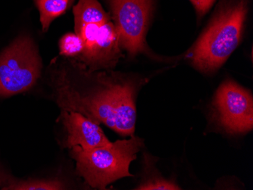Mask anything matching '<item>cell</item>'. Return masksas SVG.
<instances>
[{"instance_id": "obj_1", "label": "cell", "mask_w": 253, "mask_h": 190, "mask_svg": "<svg viewBox=\"0 0 253 190\" xmlns=\"http://www.w3.org/2000/svg\"><path fill=\"white\" fill-rule=\"evenodd\" d=\"M59 80V103L64 109L86 114L123 137L133 135L136 118L134 85L109 83L101 93L92 97H82L67 83L64 75Z\"/></svg>"}, {"instance_id": "obj_2", "label": "cell", "mask_w": 253, "mask_h": 190, "mask_svg": "<svg viewBox=\"0 0 253 190\" xmlns=\"http://www.w3.org/2000/svg\"><path fill=\"white\" fill-rule=\"evenodd\" d=\"M143 146L142 139L132 135L129 140H118L92 150H84L79 146L71 149L78 174L91 187L104 190L119 179L132 177L129 167Z\"/></svg>"}, {"instance_id": "obj_3", "label": "cell", "mask_w": 253, "mask_h": 190, "mask_svg": "<svg viewBox=\"0 0 253 190\" xmlns=\"http://www.w3.org/2000/svg\"><path fill=\"white\" fill-rule=\"evenodd\" d=\"M246 14L247 5L242 0L214 18L191 52L197 69L214 72L226 62L241 39Z\"/></svg>"}, {"instance_id": "obj_4", "label": "cell", "mask_w": 253, "mask_h": 190, "mask_svg": "<svg viewBox=\"0 0 253 190\" xmlns=\"http://www.w3.org/2000/svg\"><path fill=\"white\" fill-rule=\"evenodd\" d=\"M41 57L29 37L15 39L0 55V96H11L31 89L39 79Z\"/></svg>"}, {"instance_id": "obj_5", "label": "cell", "mask_w": 253, "mask_h": 190, "mask_svg": "<svg viewBox=\"0 0 253 190\" xmlns=\"http://www.w3.org/2000/svg\"><path fill=\"white\" fill-rule=\"evenodd\" d=\"M119 31L121 47L131 55L145 50L151 0H106Z\"/></svg>"}, {"instance_id": "obj_6", "label": "cell", "mask_w": 253, "mask_h": 190, "mask_svg": "<svg viewBox=\"0 0 253 190\" xmlns=\"http://www.w3.org/2000/svg\"><path fill=\"white\" fill-rule=\"evenodd\" d=\"M220 124L229 133H242L253 127L251 93L232 81L223 83L214 100Z\"/></svg>"}, {"instance_id": "obj_7", "label": "cell", "mask_w": 253, "mask_h": 190, "mask_svg": "<svg viewBox=\"0 0 253 190\" xmlns=\"http://www.w3.org/2000/svg\"><path fill=\"white\" fill-rule=\"evenodd\" d=\"M62 118L68 133L65 147L79 146L88 150L104 147L111 143L99 124L76 111L62 109Z\"/></svg>"}, {"instance_id": "obj_8", "label": "cell", "mask_w": 253, "mask_h": 190, "mask_svg": "<svg viewBox=\"0 0 253 190\" xmlns=\"http://www.w3.org/2000/svg\"><path fill=\"white\" fill-rule=\"evenodd\" d=\"M40 12L43 32L49 29L51 23L73 5L75 0H33Z\"/></svg>"}, {"instance_id": "obj_9", "label": "cell", "mask_w": 253, "mask_h": 190, "mask_svg": "<svg viewBox=\"0 0 253 190\" xmlns=\"http://www.w3.org/2000/svg\"><path fill=\"white\" fill-rule=\"evenodd\" d=\"M59 49L60 55L63 56L79 58L84 49V44L77 34L68 33L61 38Z\"/></svg>"}, {"instance_id": "obj_10", "label": "cell", "mask_w": 253, "mask_h": 190, "mask_svg": "<svg viewBox=\"0 0 253 190\" xmlns=\"http://www.w3.org/2000/svg\"><path fill=\"white\" fill-rule=\"evenodd\" d=\"M65 186L58 181H25V182H12L5 186L2 190H64Z\"/></svg>"}, {"instance_id": "obj_11", "label": "cell", "mask_w": 253, "mask_h": 190, "mask_svg": "<svg viewBox=\"0 0 253 190\" xmlns=\"http://www.w3.org/2000/svg\"><path fill=\"white\" fill-rule=\"evenodd\" d=\"M136 190H179L180 187H177L174 183L164 180H156L150 181L140 186Z\"/></svg>"}, {"instance_id": "obj_12", "label": "cell", "mask_w": 253, "mask_h": 190, "mask_svg": "<svg viewBox=\"0 0 253 190\" xmlns=\"http://www.w3.org/2000/svg\"><path fill=\"white\" fill-rule=\"evenodd\" d=\"M200 16L204 15L214 3V0H190Z\"/></svg>"}]
</instances>
